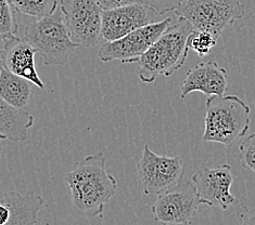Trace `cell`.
<instances>
[{
	"mask_svg": "<svg viewBox=\"0 0 255 225\" xmlns=\"http://www.w3.org/2000/svg\"><path fill=\"white\" fill-rule=\"evenodd\" d=\"M103 153L89 155L64 175L75 212L88 218H102L106 205L118 190V182L107 172Z\"/></svg>",
	"mask_w": 255,
	"mask_h": 225,
	"instance_id": "1",
	"label": "cell"
},
{
	"mask_svg": "<svg viewBox=\"0 0 255 225\" xmlns=\"http://www.w3.org/2000/svg\"><path fill=\"white\" fill-rule=\"evenodd\" d=\"M193 30L191 24L183 17L171 24L139 59V79L144 83H152L159 76L169 77L178 71L186 62L189 51L188 37Z\"/></svg>",
	"mask_w": 255,
	"mask_h": 225,
	"instance_id": "2",
	"label": "cell"
},
{
	"mask_svg": "<svg viewBox=\"0 0 255 225\" xmlns=\"http://www.w3.org/2000/svg\"><path fill=\"white\" fill-rule=\"evenodd\" d=\"M250 106L237 95H211L205 101L203 142L229 148L247 135L250 127Z\"/></svg>",
	"mask_w": 255,
	"mask_h": 225,
	"instance_id": "3",
	"label": "cell"
},
{
	"mask_svg": "<svg viewBox=\"0 0 255 225\" xmlns=\"http://www.w3.org/2000/svg\"><path fill=\"white\" fill-rule=\"evenodd\" d=\"M23 39L40 53L46 65H64L78 47L72 40L61 7L51 14L26 24Z\"/></svg>",
	"mask_w": 255,
	"mask_h": 225,
	"instance_id": "4",
	"label": "cell"
},
{
	"mask_svg": "<svg viewBox=\"0 0 255 225\" xmlns=\"http://www.w3.org/2000/svg\"><path fill=\"white\" fill-rule=\"evenodd\" d=\"M174 13L218 40L225 28L245 16L246 7L240 0H183Z\"/></svg>",
	"mask_w": 255,
	"mask_h": 225,
	"instance_id": "5",
	"label": "cell"
},
{
	"mask_svg": "<svg viewBox=\"0 0 255 225\" xmlns=\"http://www.w3.org/2000/svg\"><path fill=\"white\" fill-rule=\"evenodd\" d=\"M138 176L145 195H159L184 179L185 166L179 156L157 155L145 144L138 162Z\"/></svg>",
	"mask_w": 255,
	"mask_h": 225,
	"instance_id": "6",
	"label": "cell"
},
{
	"mask_svg": "<svg viewBox=\"0 0 255 225\" xmlns=\"http://www.w3.org/2000/svg\"><path fill=\"white\" fill-rule=\"evenodd\" d=\"M171 24V17H165L132 30L117 40L106 41L99 48L98 58L105 63L115 60L122 63H137Z\"/></svg>",
	"mask_w": 255,
	"mask_h": 225,
	"instance_id": "7",
	"label": "cell"
},
{
	"mask_svg": "<svg viewBox=\"0 0 255 225\" xmlns=\"http://www.w3.org/2000/svg\"><path fill=\"white\" fill-rule=\"evenodd\" d=\"M202 205L196 186L186 179L171 190L157 195L151 207L154 220L163 224L189 225Z\"/></svg>",
	"mask_w": 255,
	"mask_h": 225,
	"instance_id": "8",
	"label": "cell"
},
{
	"mask_svg": "<svg viewBox=\"0 0 255 225\" xmlns=\"http://www.w3.org/2000/svg\"><path fill=\"white\" fill-rule=\"evenodd\" d=\"M72 40L93 47L102 38V9L95 0H59Z\"/></svg>",
	"mask_w": 255,
	"mask_h": 225,
	"instance_id": "9",
	"label": "cell"
},
{
	"mask_svg": "<svg viewBox=\"0 0 255 225\" xmlns=\"http://www.w3.org/2000/svg\"><path fill=\"white\" fill-rule=\"evenodd\" d=\"M191 181L202 205L227 210L236 203V197L230 192L234 176L232 166L228 163L199 169Z\"/></svg>",
	"mask_w": 255,
	"mask_h": 225,
	"instance_id": "10",
	"label": "cell"
},
{
	"mask_svg": "<svg viewBox=\"0 0 255 225\" xmlns=\"http://www.w3.org/2000/svg\"><path fill=\"white\" fill-rule=\"evenodd\" d=\"M157 13L142 1L102 11V38L117 40L132 30L160 21Z\"/></svg>",
	"mask_w": 255,
	"mask_h": 225,
	"instance_id": "11",
	"label": "cell"
},
{
	"mask_svg": "<svg viewBox=\"0 0 255 225\" xmlns=\"http://www.w3.org/2000/svg\"><path fill=\"white\" fill-rule=\"evenodd\" d=\"M228 87V74L215 61L201 62L189 69L180 87V98L186 100L192 92L206 96L225 95Z\"/></svg>",
	"mask_w": 255,
	"mask_h": 225,
	"instance_id": "12",
	"label": "cell"
},
{
	"mask_svg": "<svg viewBox=\"0 0 255 225\" xmlns=\"http://www.w3.org/2000/svg\"><path fill=\"white\" fill-rule=\"evenodd\" d=\"M44 204V198L35 192L0 194V225L36 224Z\"/></svg>",
	"mask_w": 255,
	"mask_h": 225,
	"instance_id": "13",
	"label": "cell"
},
{
	"mask_svg": "<svg viewBox=\"0 0 255 225\" xmlns=\"http://www.w3.org/2000/svg\"><path fill=\"white\" fill-rule=\"evenodd\" d=\"M3 66L13 74L26 79L35 87L44 90L46 84L41 80L35 62L37 50L22 37H16L4 42Z\"/></svg>",
	"mask_w": 255,
	"mask_h": 225,
	"instance_id": "14",
	"label": "cell"
},
{
	"mask_svg": "<svg viewBox=\"0 0 255 225\" xmlns=\"http://www.w3.org/2000/svg\"><path fill=\"white\" fill-rule=\"evenodd\" d=\"M35 118L24 108H15L0 98V138L11 141H24L34 126Z\"/></svg>",
	"mask_w": 255,
	"mask_h": 225,
	"instance_id": "15",
	"label": "cell"
},
{
	"mask_svg": "<svg viewBox=\"0 0 255 225\" xmlns=\"http://www.w3.org/2000/svg\"><path fill=\"white\" fill-rule=\"evenodd\" d=\"M32 82L2 65L0 68V98L15 108H25L32 96Z\"/></svg>",
	"mask_w": 255,
	"mask_h": 225,
	"instance_id": "16",
	"label": "cell"
},
{
	"mask_svg": "<svg viewBox=\"0 0 255 225\" xmlns=\"http://www.w3.org/2000/svg\"><path fill=\"white\" fill-rule=\"evenodd\" d=\"M17 13L40 19L51 14L59 7V0H9Z\"/></svg>",
	"mask_w": 255,
	"mask_h": 225,
	"instance_id": "17",
	"label": "cell"
},
{
	"mask_svg": "<svg viewBox=\"0 0 255 225\" xmlns=\"http://www.w3.org/2000/svg\"><path fill=\"white\" fill-rule=\"evenodd\" d=\"M19 33L15 11L9 0H0V42H7Z\"/></svg>",
	"mask_w": 255,
	"mask_h": 225,
	"instance_id": "18",
	"label": "cell"
},
{
	"mask_svg": "<svg viewBox=\"0 0 255 225\" xmlns=\"http://www.w3.org/2000/svg\"><path fill=\"white\" fill-rule=\"evenodd\" d=\"M216 44L217 39L214 38L213 35L202 30L194 29L188 37V48L196 52L200 58L209 56Z\"/></svg>",
	"mask_w": 255,
	"mask_h": 225,
	"instance_id": "19",
	"label": "cell"
},
{
	"mask_svg": "<svg viewBox=\"0 0 255 225\" xmlns=\"http://www.w3.org/2000/svg\"><path fill=\"white\" fill-rule=\"evenodd\" d=\"M242 167L255 173V132L244 139L239 145Z\"/></svg>",
	"mask_w": 255,
	"mask_h": 225,
	"instance_id": "20",
	"label": "cell"
},
{
	"mask_svg": "<svg viewBox=\"0 0 255 225\" xmlns=\"http://www.w3.org/2000/svg\"><path fill=\"white\" fill-rule=\"evenodd\" d=\"M141 1L163 15L167 12H174L183 0H141Z\"/></svg>",
	"mask_w": 255,
	"mask_h": 225,
	"instance_id": "21",
	"label": "cell"
},
{
	"mask_svg": "<svg viewBox=\"0 0 255 225\" xmlns=\"http://www.w3.org/2000/svg\"><path fill=\"white\" fill-rule=\"evenodd\" d=\"M100 5L102 10H110L114 8L123 7V5L140 2L141 0H95Z\"/></svg>",
	"mask_w": 255,
	"mask_h": 225,
	"instance_id": "22",
	"label": "cell"
},
{
	"mask_svg": "<svg viewBox=\"0 0 255 225\" xmlns=\"http://www.w3.org/2000/svg\"><path fill=\"white\" fill-rule=\"evenodd\" d=\"M240 222L244 225H255V208L252 210L246 209L244 214L240 215Z\"/></svg>",
	"mask_w": 255,
	"mask_h": 225,
	"instance_id": "23",
	"label": "cell"
},
{
	"mask_svg": "<svg viewBox=\"0 0 255 225\" xmlns=\"http://www.w3.org/2000/svg\"><path fill=\"white\" fill-rule=\"evenodd\" d=\"M3 65V50L0 48V68Z\"/></svg>",
	"mask_w": 255,
	"mask_h": 225,
	"instance_id": "24",
	"label": "cell"
},
{
	"mask_svg": "<svg viewBox=\"0 0 255 225\" xmlns=\"http://www.w3.org/2000/svg\"><path fill=\"white\" fill-rule=\"evenodd\" d=\"M1 138H0V158L2 156V144H1Z\"/></svg>",
	"mask_w": 255,
	"mask_h": 225,
	"instance_id": "25",
	"label": "cell"
}]
</instances>
